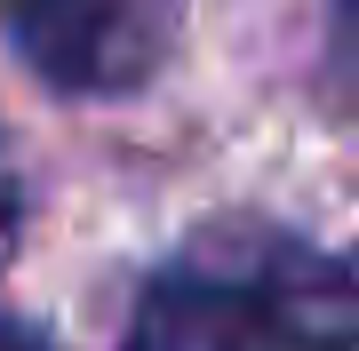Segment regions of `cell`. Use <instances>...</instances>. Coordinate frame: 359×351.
<instances>
[{
    "label": "cell",
    "instance_id": "cell-1",
    "mask_svg": "<svg viewBox=\"0 0 359 351\" xmlns=\"http://www.w3.org/2000/svg\"><path fill=\"white\" fill-rule=\"evenodd\" d=\"M128 351H359V280L280 223H208L152 263Z\"/></svg>",
    "mask_w": 359,
    "mask_h": 351
},
{
    "label": "cell",
    "instance_id": "cell-2",
    "mask_svg": "<svg viewBox=\"0 0 359 351\" xmlns=\"http://www.w3.org/2000/svg\"><path fill=\"white\" fill-rule=\"evenodd\" d=\"M192 0H0V40L40 88L128 104L168 72Z\"/></svg>",
    "mask_w": 359,
    "mask_h": 351
},
{
    "label": "cell",
    "instance_id": "cell-3",
    "mask_svg": "<svg viewBox=\"0 0 359 351\" xmlns=\"http://www.w3.org/2000/svg\"><path fill=\"white\" fill-rule=\"evenodd\" d=\"M25 208H32V192H25V168H16L8 128H0V272L16 263V247H25Z\"/></svg>",
    "mask_w": 359,
    "mask_h": 351
},
{
    "label": "cell",
    "instance_id": "cell-4",
    "mask_svg": "<svg viewBox=\"0 0 359 351\" xmlns=\"http://www.w3.org/2000/svg\"><path fill=\"white\" fill-rule=\"evenodd\" d=\"M0 351H48V336H40V327H25V319H8V312H0Z\"/></svg>",
    "mask_w": 359,
    "mask_h": 351
}]
</instances>
